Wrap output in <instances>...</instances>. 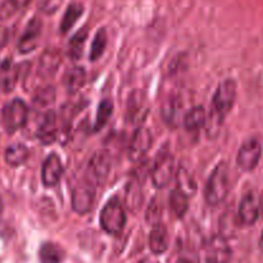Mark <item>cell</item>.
Listing matches in <instances>:
<instances>
[{
    "label": "cell",
    "mask_w": 263,
    "mask_h": 263,
    "mask_svg": "<svg viewBox=\"0 0 263 263\" xmlns=\"http://www.w3.org/2000/svg\"><path fill=\"white\" fill-rule=\"evenodd\" d=\"M57 133H58L57 131V116L53 110H48L46 115L44 116L41 123L39 125L36 136L40 140V143L48 145V144L55 141Z\"/></svg>",
    "instance_id": "14"
},
{
    "label": "cell",
    "mask_w": 263,
    "mask_h": 263,
    "mask_svg": "<svg viewBox=\"0 0 263 263\" xmlns=\"http://www.w3.org/2000/svg\"><path fill=\"white\" fill-rule=\"evenodd\" d=\"M94 199V184L90 180L79 182L72 192V208L79 215H85L91 210Z\"/></svg>",
    "instance_id": "6"
},
{
    "label": "cell",
    "mask_w": 263,
    "mask_h": 263,
    "mask_svg": "<svg viewBox=\"0 0 263 263\" xmlns=\"http://www.w3.org/2000/svg\"><path fill=\"white\" fill-rule=\"evenodd\" d=\"M259 248H261L262 251H263V233H262V235H261V239H259Z\"/></svg>",
    "instance_id": "39"
},
{
    "label": "cell",
    "mask_w": 263,
    "mask_h": 263,
    "mask_svg": "<svg viewBox=\"0 0 263 263\" xmlns=\"http://www.w3.org/2000/svg\"><path fill=\"white\" fill-rule=\"evenodd\" d=\"M55 99V91H54V87H45V89H41L40 91L37 92L35 98L36 104L40 105H49L54 102Z\"/></svg>",
    "instance_id": "34"
},
{
    "label": "cell",
    "mask_w": 263,
    "mask_h": 263,
    "mask_svg": "<svg viewBox=\"0 0 263 263\" xmlns=\"http://www.w3.org/2000/svg\"><path fill=\"white\" fill-rule=\"evenodd\" d=\"M205 122H207L205 110L200 105L192 108L184 117V125L186 127V130L189 131H197L198 128L204 126Z\"/></svg>",
    "instance_id": "18"
},
{
    "label": "cell",
    "mask_w": 263,
    "mask_h": 263,
    "mask_svg": "<svg viewBox=\"0 0 263 263\" xmlns=\"http://www.w3.org/2000/svg\"><path fill=\"white\" fill-rule=\"evenodd\" d=\"M7 41H8L7 30H5V28H3V27H0V48L5 45V44H7Z\"/></svg>",
    "instance_id": "37"
},
{
    "label": "cell",
    "mask_w": 263,
    "mask_h": 263,
    "mask_svg": "<svg viewBox=\"0 0 263 263\" xmlns=\"http://www.w3.org/2000/svg\"><path fill=\"white\" fill-rule=\"evenodd\" d=\"M168 233H167L166 226L163 225H156L151 233V238H149V246H151L152 252L154 254H162L167 251L168 248Z\"/></svg>",
    "instance_id": "16"
},
{
    "label": "cell",
    "mask_w": 263,
    "mask_h": 263,
    "mask_svg": "<svg viewBox=\"0 0 263 263\" xmlns=\"http://www.w3.org/2000/svg\"><path fill=\"white\" fill-rule=\"evenodd\" d=\"M18 71L9 61L3 63L2 68H0V87L4 91H12L13 87L15 86L17 82Z\"/></svg>",
    "instance_id": "19"
},
{
    "label": "cell",
    "mask_w": 263,
    "mask_h": 263,
    "mask_svg": "<svg viewBox=\"0 0 263 263\" xmlns=\"http://www.w3.org/2000/svg\"><path fill=\"white\" fill-rule=\"evenodd\" d=\"M61 63V53L54 49H49V50L44 51V54L41 55L40 62H39V73L43 77H51L58 71Z\"/></svg>",
    "instance_id": "15"
},
{
    "label": "cell",
    "mask_w": 263,
    "mask_h": 263,
    "mask_svg": "<svg viewBox=\"0 0 263 263\" xmlns=\"http://www.w3.org/2000/svg\"><path fill=\"white\" fill-rule=\"evenodd\" d=\"M236 98V84L233 80H225L218 85L212 100V110L210 115L208 123V130L213 131L218 130V127L222 123V120L226 117L229 112L233 108Z\"/></svg>",
    "instance_id": "1"
},
{
    "label": "cell",
    "mask_w": 263,
    "mask_h": 263,
    "mask_svg": "<svg viewBox=\"0 0 263 263\" xmlns=\"http://www.w3.org/2000/svg\"><path fill=\"white\" fill-rule=\"evenodd\" d=\"M229 168L225 163H220L208 179L204 197L210 205H218L229 193Z\"/></svg>",
    "instance_id": "2"
},
{
    "label": "cell",
    "mask_w": 263,
    "mask_h": 263,
    "mask_svg": "<svg viewBox=\"0 0 263 263\" xmlns=\"http://www.w3.org/2000/svg\"><path fill=\"white\" fill-rule=\"evenodd\" d=\"M31 3V0H5L0 9V17L9 18L10 15L14 14L18 10L23 9Z\"/></svg>",
    "instance_id": "30"
},
{
    "label": "cell",
    "mask_w": 263,
    "mask_h": 263,
    "mask_svg": "<svg viewBox=\"0 0 263 263\" xmlns=\"http://www.w3.org/2000/svg\"><path fill=\"white\" fill-rule=\"evenodd\" d=\"M261 213V203L254 193H248L241 199L239 205V220L244 225H253Z\"/></svg>",
    "instance_id": "11"
},
{
    "label": "cell",
    "mask_w": 263,
    "mask_h": 263,
    "mask_svg": "<svg viewBox=\"0 0 263 263\" xmlns=\"http://www.w3.org/2000/svg\"><path fill=\"white\" fill-rule=\"evenodd\" d=\"M28 158V149L22 144H13L5 152V161L10 166H21Z\"/></svg>",
    "instance_id": "21"
},
{
    "label": "cell",
    "mask_w": 263,
    "mask_h": 263,
    "mask_svg": "<svg viewBox=\"0 0 263 263\" xmlns=\"http://www.w3.org/2000/svg\"><path fill=\"white\" fill-rule=\"evenodd\" d=\"M176 181H177V189L181 190L184 194H186L187 197L194 194L197 192V182H195L194 177L192 176L189 171L184 167H180V170L177 171L176 175Z\"/></svg>",
    "instance_id": "23"
},
{
    "label": "cell",
    "mask_w": 263,
    "mask_h": 263,
    "mask_svg": "<svg viewBox=\"0 0 263 263\" xmlns=\"http://www.w3.org/2000/svg\"><path fill=\"white\" fill-rule=\"evenodd\" d=\"M107 46V32L104 28H100L95 35L94 41L91 44V50H90V61H98L99 57L104 53V49Z\"/></svg>",
    "instance_id": "28"
},
{
    "label": "cell",
    "mask_w": 263,
    "mask_h": 263,
    "mask_svg": "<svg viewBox=\"0 0 263 263\" xmlns=\"http://www.w3.org/2000/svg\"><path fill=\"white\" fill-rule=\"evenodd\" d=\"M174 177V157L168 151H161L152 168V181L154 186L162 189L171 182Z\"/></svg>",
    "instance_id": "5"
},
{
    "label": "cell",
    "mask_w": 263,
    "mask_h": 263,
    "mask_svg": "<svg viewBox=\"0 0 263 263\" xmlns=\"http://www.w3.org/2000/svg\"><path fill=\"white\" fill-rule=\"evenodd\" d=\"M153 138L148 128L140 127L135 131L131 139L130 148H128V157L133 162H138L146 156L151 149Z\"/></svg>",
    "instance_id": "9"
},
{
    "label": "cell",
    "mask_w": 263,
    "mask_h": 263,
    "mask_svg": "<svg viewBox=\"0 0 263 263\" xmlns=\"http://www.w3.org/2000/svg\"><path fill=\"white\" fill-rule=\"evenodd\" d=\"M145 218L148 221V223L151 225L156 226L161 223V218H162V204L159 202L158 198L153 199L151 202V204L148 205V210H146L145 213Z\"/></svg>",
    "instance_id": "31"
},
{
    "label": "cell",
    "mask_w": 263,
    "mask_h": 263,
    "mask_svg": "<svg viewBox=\"0 0 263 263\" xmlns=\"http://www.w3.org/2000/svg\"><path fill=\"white\" fill-rule=\"evenodd\" d=\"M259 203H261V213H262V216H263V194H262L261 200H259Z\"/></svg>",
    "instance_id": "40"
},
{
    "label": "cell",
    "mask_w": 263,
    "mask_h": 263,
    "mask_svg": "<svg viewBox=\"0 0 263 263\" xmlns=\"http://www.w3.org/2000/svg\"><path fill=\"white\" fill-rule=\"evenodd\" d=\"M84 9L80 4H71L67 8L66 13L63 15V20L61 23V30L62 32H67L74 23L77 22V20L80 18V15L82 14Z\"/></svg>",
    "instance_id": "27"
},
{
    "label": "cell",
    "mask_w": 263,
    "mask_h": 263,
    "mask_svg": "<svg viewBox=\"0 0 263 263\" xmlns=\"http://www.w3.org/2000/svg\"><path fill=\"white\" fill-rule=\"evenodd\" d=\"M110 170V157L105 151H99L91 157L89 162L90 181L92 184H99L104 181Z\"/></svg>",
    "instance_id": "10"
},
{
    "label": "cell",
    "mask_w": 263,
    "mask_h": 263,
    "mask_svg": "<svg viewBox=\"0 0 263 263\" xmlns=\"http://www.w3.org/2000/svg\"><path fill=\"white\" fill-rule=\"evenodd\" d=\"M86 81V72L82 67H72L64 73L63 84L68 92H76Z\"/></svg>",
    "instance_id": "17"
},
{
    "label": "cell",
    "mask_w": 263,
    "mask_h": 263,
    "mask_svg": "<svg viewBox=\"0 0 263 263\" xmlns=\"http://www.w3.org/2000/svg\"><path fill=\"white\" fill-rule=\"evenodd\" d=\"M28 117V108L25 102L14 99L8 103L3 109V123L8 133H14L25 126Z\"/></svg>",
    "instance_id": "4"
},
{
    "label": "cell",
    "mask_w": 263,
    "mask_h": 263,
    "mask_svg": "<svg viewBox=\"0 0 263 263\" xmlns=\"http://www.w3.org/2000/svg\"><path fill=\"white\" fill-rule=\"evenodd\" d=\"M262 154V145L257 139H249L239 149L236 162L241 171L251 172L258 164L259 158Z\"/></svg>",
    "instance_id": "7"
},
{
    "label": "cell",
    "mask_w": 263,
    "mask_h": 263,
    "mask_svg": "<svg viewBox=\"0 0 263 263\" xmlns=\"http://www.w3.org/2000/svg\"><path fill=\"white\" fill-rule=\"evenodd\" d=\"M113 113V104L110 100L104 99L98 107V113H97V121H95V130H100V128L104 127L107 125L108 120L110 118Z\"/></svg>",
    "instance_id": "29"
},
{
    "label": "cell",
    "mask_w": 263,
    "mask_h": 263,
    "mask_svg": "<svg viewBox=\"0 0 263 263\" xmlns=\"http://www.w3.org/2000/svg\"><path fill=\"white\" fill-rule=\"evenodd\" d=\"M146 113L145 100L141 92L136 91L131 95L128 100V120H136V118H144Z\"/></svg>",
    "instance_id": "24"
},
{
    "label": "cell",
    "mask_w": 263,
    "mask_h": 263,
    "mask_svg": "<svg viewBox=\"0 0 263 263\" xmlns=\"http://www.w3.org/2000/svg\"><path fill=\"white\" fill-rule=\"evenodd\" d=\"M236 229V220L235 216L230 215V212H226L225 215L221 217L220 221V230H221V235L223 238H230L231 235H234Z\"/></svg>",
    "instance_id": "32"
},
{
    "label": "cell",
    "mask_w": 263,
    "mask_h": 263,
    "mask_svg": "<svg viewBox=\"0 0 263 263\" xmlns=\"http://www.w3.org/2000/svg\"><path fill=\"white\" fill-rule=\"evenodd\" d=\"M187 195L184 194L180 189H175L170 195V207L176 217H182L187 212L189 208V199Z\"/></svg>",
    "instance_id": "20"
},
{
    "label": "cell",
    "mask_w": 263,
    "mask_h": 263,
    "mask_svg": "<svg viewBox=\"0 0 263 263\" xmlns=\"http://www.w3.org/2000/svg\"><path fill=\"white\" fill-rule=\"evenodd\" d=\"M63 175V167H62L61 159L57 154H50L45 159L43 164V172H41V179L45 186L51 187L55 186Z\"/></svg>",
    "instance_id": "12"
},
{
    "label": "cell",
    "mask_w": 263,
    "mask_h": 263,
    "mask_svg": "<svg viewBox=\"0 0 263 263\" xmlns=\"http://www.w3.org/2000/svg\"><path fill=\"white\" fill-rule=\"evenodd\" d=\"M205 263H229L233 257L230 246L222 235L211 238L205 243Z\"/></svg>",
    "instance_id": "8"
},
{
    "label": "cell",
    "mask_w": 263,
    "mask_h": 263,
    "mask_svg": "<svg viewBox=\"0 0 263 263\" xmlns=\"http://www.w3.org/2000/svg\"><path fill=\"white\" fill-rule=\"evenodd\" d=\"M100 225L108 234H118L126 225V213L118 199H110L100 213Z\"/></svg>",
    "instance_id": "3"
},
{
    "label": "cell",
    "mask_w": 263,
    "mask_h": 263,
    "mask_svg": "<svg viewBox=\"0 0 263 263\" xmlns=\"http://www.w3.org/2000/svg\"><path fill=\"white\" fill-rule=\"evenodd\" d=\"M2 208H3V205H2V200H0V212H2Z\"/></svg>",
    "instance_id": "41"
},
{
    "label": "cell",
    "mask_w": 263,
    "mask_h": 263,
    "mask_svg": "<svg viewBox=\"0 0 263 263\" xmlns=\"http://www.w3.org/2000/svg\"><path fill=\"white\" fill-rule=\"evenodd\" d=\"M61 3L62 0H41L40 9L43 10L44 13H46V14H50V13H54L58 9Z\"/></svg>",
    "instance_id": "35"
},
{
    "label": "cell",
    "mask_w": 263,
    "mask_h": 263,
    "mask_svg": "<svg viewBox=\"0 0 263 263\" xmlns=\"http://www.w3.org/2000/svg\"><path fill=\"white\" fill-rule=\"evenodd\" d=\"M86 37H87V30L86 28H84V30L79 31V32L71 39V41H69L68 55L71 57L73 61H77V59L82 55V46H84Z\"/></svg>",
    "instance_id": "26"
},
{
    "label": "cell",
    "mask_w": 263,
    "mask_h": 263,
    "mask_svg": "<svg viewBox=\"0 0 263 263\" xmlns=\"http://www.w3.org/2000/svg\"><path fill=\"white\" fill-rule=\"evenodd\" d=\"M140 263H159V262L154 261V259H151V258H145L144 261H141Z\"/></svg>",
    "instance_id": "38"
},
{
    "label": "cell",
    "mask_w": 263,
    "mask_h": 263,
    "mask_svg": "<svg viewBox=\"0 0 263 263\" xmlns=\"http://www.w3.org/2000/svg\"><path fill=\"white\" fill-rule=\"evenodd\" d=\"M143 194H141L140 186L135 184H130V189L127 190V205L130 210H138L140 205Z\"/></svg>",
    "instance_id": "33"
},
{
    "label": "cell",
    "mask_w": 263,
    "mask_h": 263,
    "mask_svg": "<svg viewBox=\"0 0 263 263\" xmlns=\"http://www.w3.org/2000/svg\"><path fill=\"white\" fill-rule=\"evenodd\" d=\"M180 110H181V104H180V100L176 98H170L162 105V117L166 121L168 125L175 126L179 120Z\"/></svg>",
    "instance_id": "22"
},
{
    "label": "cell",
    "mask_w": 263,
    "mask_h": 263,
    "mask_svg": "<svg viewBox=\"0 0 263 263\" xmlns=\"http://www.w3.org/2000/svg\"><path fill=\"white\" fill-rule=\"evenodd\" d=\"M41 263H61L63 258V252L58 246L53 243H45L40 248Z\"/></svg>",
    "instance_id": "25"
},
{
    "label": "cell",
    "mask_w": 263,
    "mask_h": 263,
    "mask_svg": "<svg viewBox=\"0 0 263 263\" xmlns=\"http://www.w3.org/2000/svg\"><path fill=\"white\" fill-rule=\"evenodd\" d=\"M41 27H43V23L39 18L31 20V22L26 27V31L21 36L20 43H18V50L21 53H30L36 48L39 37L41 35Z\"/></svg>",
    "instance_id": "13"
},
{
    "label": "cell",
    "mask_w": 263,
    "mask_h": 263,
    "mask_svg": "<svg viewBox=\"0 0 263 263\" xmlns=\"http://www.w3.org/2000/svg\"><path fill=\"white\" fill-rule=\"evenodd\" d=\"M177 263H200L199 257L197 256L193 252H185L184 254H181V257L179 258Z\"/></svg>",
    "instance_id": "36"
}]
</instances>
